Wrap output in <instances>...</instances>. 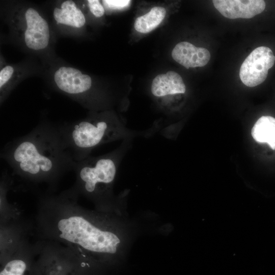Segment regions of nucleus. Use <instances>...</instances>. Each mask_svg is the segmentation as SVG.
I'll return each mask as SVG.
<instances>
[{
  "label": "nucleus",
  "mask_w": 275,
  "mask_h": 275,
  "mask_svg": "<svg viewBox=\"0 0 275 275\" xmlns=\"http://www.w3.org/2000/svg\"><path fill=\"white\" fill-rule=\"evenodd\" d=\"M1 158L10 167L13 175L33 183H52L73 170L75 163L57 124L47 121L8 142L1 150Z\"/></svg>",
  "instance_id": "nucleus-1"
},
{
  "label": "nucleus",
  "mask_w": 275,
  "mask_h": 275,
  "mask_svg": "<svg viewBox=\"0 0 275 275\" xmlns=\"http://www.w3.org/2000/svg\"><path fill=\"white\" fill-rule=\"evenodd\" d=\"M57 229L60 238L93 252L114 254L120 242L114 233L98 229L79 215L61 218Z\"/></svg>",
  "instance_id": "nucleus-3"
},
{
  "label": "nucleus",
  "mask_w": 275,
  "mask_h": 275,
  "mask_svg": "<svg viewBox=\"0 0 275 275\" xmlns=\"http://www.w3.org/2000/svg\"><path fill=\"white\" fill-rule=\"evenodd\" d=\"M59 89L71 95H79L88 91L92 86L90 76L82 74L79 70L67 67L60 68L54 76Z\"/></svg>",
  "instance_id": "nucleus-8"
},
{
  "label": "nucleus",
  "mask_w": 275,
  "mask_h": 275,
  "mask_svg": "<svg viewBox=\"0 0 275 275\" xmlns=\"http://www.w3.org/2000/svg\"><path fill=\"white\" fill-rule=\"evenodd\" d=\"M28 266L21 259H14L8 261L0 272V275H26Z\"/></svg>",
  "instance_id": "nucleus-14"
},
{
  "label": "nucleus",
  "mask_w": 275,
  "mask_h": 275,
  "mask_svg": "<svg viewBox=\"0 0 275 275\" xmlns=\"http://www.w3.org/2000/svg\"><path fill=\"white\" fill-rule=\"evenodd\" d=\"M212 3L223 16L229 19L251 18L265 8L262 0H213Z\"/></svg>",
  "instance_id": "nucleus-7"
},
{
  "label": "nucleus",
  "mask_w": 275,
  "mask_h": 275,
  "mask_svg": "<svg viewBox=\"0 0 275 275\" xmlns=\"http://www.w3.org/2000/svg\"><path fill=\"white\" fill-rule=\"evenodd\" d=\"M57 125L65 146L75 162L90 156L98 146L119 140H129L139 133L108 115L91 116Z\"/></svg>",
  "instance_id": "nucleus-2"
},
{
  "label": "nucleus",
  "mask_w": 275,
  "mask_h": 275,
  "mask_svg": "<svg viewBox=\"0 0 275 275\" xmlns=\"http://www.w3.org/2000/svg\"><path fill=\"white\" fill-rule=\"evenodd\" d=\"M173 59L186 69L205 66L210 59L208 50L188 42L176 44L172 51Z\"/></svg>",
  "instance_id": "nucleus-9"
},
{
  "label": "nucleus",
  "mask_w": 275,
  "mask_h": 275,
  "mask_svg": "<svg viewBox=\"0 0 275 275\" xmlns=\"http://www.w3.org/2000/svg\"><path fill=\"white\" fill-rule=\"evenodd\" d=\"M251 134L257 142L266 143L275 150V118L269 116L261 117L253 127Z\"/></svg>",
  "instance_id": "nucleus-12"
},
{
  "label": "nucleus",
  "mask_w": 275,
  "mask_h": 275,
  "mask_svg": "<svg viewBox=\"0 0 275 275\" xmlns=\"http://www.w3.org/2000/svg\"><path fill=\"white\" fill-rule=\"evenodd\" d=\"M90 10L97 17H100L104 13V9L98 0H89L88 1Z\"/></svg>",
  "instance_id": "nucleus-16"
},
{
  "label": "nucleus",
  "mask_w": 275,
  "mask_h": 275,
  "mask_svg": "<svg viewBox=\"0 0 275 275\" xmlns=\"http://www.w3.org/2000/svg\"><path fill=\"white\" fill-rule=\"evenodd\" d=\"M27 28L24 33L26 46L34 50H40L47 47L49 40V30L47 21L32 8L25 12Z\"/></svg>",
  "instance_id": "nucleus-6"
},
{
  "label": "nucleus",
  "mask_w": 275,
  "mask_h": 275,
  "mask_svg": "<svg viewBox=\"0 0 275 275\" xmlns=\"http://www.w3.org/2000/svg\"><path fill=\"white\" fill-rule=\"evenodd\" d=\"M125 145L126 144L123 143L107 154L98 156H89L75 162L73 170L76 175V190L93 194L98 192L102 186L105 188L111 184L114 180L124 154Z\"/></svg>",
  "instance_id": "nucleus-4"
},
{
  "label": "nucleus",
  "mask_w": 275,
  "mask_h": 275,
  "mask_svg": "<svg viewBox=\"0 0 275 275\" xmlns=\"http://www.w3.org/2000/svg\"><path fill=\"white\" fill-rule=\"evenodd\" d=\"M151 90L154 96L160 97L183 94L186 91V87L178 73L169 71L166 74L157 75L153 79Z\"/></svg>",
  "instance_id": "nucleus-10"
},
{
  "label": "nucleus",
  "mask_w": 275,
  "mask_h": 275,
  "mask_svg": "<svg viewBox=\"0 0 275 275\" xmlns=\"http://www.w3.org/2000/svg\"><path fill=\"white\" fill-rule=\"evenodd\" d=\"M14 69L10 66L4 67L0 72V87L2 88L12 76Z\"/></svg>",
  "instance_id": "nucleus-17"
},
{
  "label": "nucleus",
  "mask_w": 275,
  "mask_h": 275,
  "mask_svg": "<svg viewBox=\"0 0 275 275\" xmlns=\"http://www.w3.org/2000/svg\"><path fill=\"white\" fill-rule=\"evenodd\" d=\"M275 56L268 47L259 46L253 50L241 65L239 77L242 83L254 87L266 78L268 70L274 65Z\"/></svg>",
  "instance_id": "nucleus-5"
},
{
  "label": "nucleus",
  "mask_w": 275,
  "mask_h": 275,
  "mask_svg": "<svg viewBox=\"0 0 275 275\" xmlns=\"http://www.w3.org/2000/svg\"><path fill=\"white\" fill-rule=\"evenodd\" d=\"M53 17L59 23L77 28L84 26L86 22L84 14L72 1L64 2L61 9L55 8Z\"/></svg>",
  "instance_id": "nucleus-11"
},
{
  "label": "nucleus",
  "mask_w": 275,
  "mask_h": 275,
  "mask_svg": "<svg viewBox=\"0 0 275 275\" xmlns=\"http://www.w3.org/2000/svg\"><path fill=\"white\" fill-rule=\"evenodd\" d=\"M166 14L162 7H154L146 14L138 17L135 20V30L142 33H148L157 28L162 21Z\"/></svg>",
  "instance_id": "nucleus-13"
},
{
  "label": "nucleus",
  "mask_w": 275,
  "mask_h": 275,
  "mask_svg": "<svg viewBox=\"0 0 275 275\" xmlns=\"http://www.w3.org/2000/svg\"><path fill=\"white\" fill-rule=\"evenodd\" d=\"M106 8L120 10L128 7L131 1L128 0H105L102 1Z\"/></svg>",
  "instance_id": "nucleus-15"
}]
</instances>
